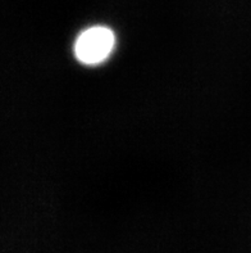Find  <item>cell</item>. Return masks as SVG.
Here are the masks:
<instances>
[{"instance_id": "obj_1", "label": "cell", "mask_w": 251, "mask_h": 253, "mask_svg": "<svg viewBox=\"0 0 251 253\" xmlns=\"http://www.w3.org/2000/svg\"><path fill=\"white\" fill-rule=\"evenodd\" d=\"M115 46L114 32L105 26H92L83 30L74 42V55L85 66L104 63Z\"/></svg>"}]
</instances>
